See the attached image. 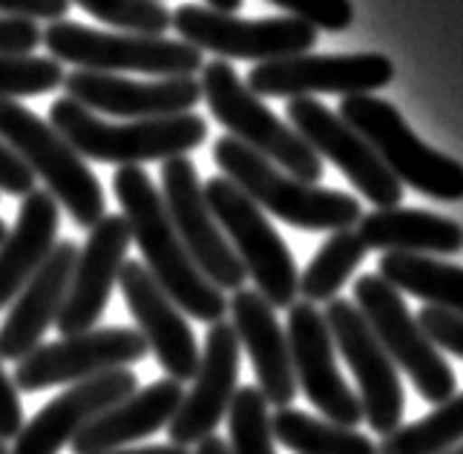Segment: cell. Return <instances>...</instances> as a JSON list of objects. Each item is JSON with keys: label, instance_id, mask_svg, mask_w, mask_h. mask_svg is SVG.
Masks as SVG:
<instances>
[{"label": "cell", "instance_id": "cell-1", "mask_svg": "<svg viewBox=\"0 0 463 454\" xmlns=\"http://www.w3.org/2000/svg\"><path fill=\"white\" fill-rule=\"evenodd\" d=\"M113 193L130 224V236L145 256L150 277L162 285L165 294L199 322H219L228 314V297L204 277L190 259L179 233L167 216V207L153 178L138 165L118 167L113 175Z\"/></svg>", "mask_w": 463, "mask_h": 454}, {"label": "cell", "instance_id": "cell-2", "mask_svg": "<svg viewBox=\"0 0 463 454\" xmlns=\"http://www.w3.org/2000/svg\"><path fill=\"white\" fill-rule=\"evenodd\" d=\"M213 161L260 210L299 231H351L363 219V204L354 196L299 182L231 136L213 144Z\"/></svg>", "mask_w": 463, "mask_h": 454}, {"label": "cell", "instance_id": "cell-3", "mask_svg": "<svg viewBox=\"0 0 463 454\" xmlns=\"http://www.w3.org/2000/svg\"><path fill=\"white\" fill-rule=\"evenodd\" d=\"M50 124L72 144L81 158L118 167H141L145 161L187 156L207 138V124L196 112L109 124L72 99H58L50 107Z\"/></svg>", "mask_w": 463, "mask_h": 454}, {"label": "cell", "instance_id": "cell-4", "mask_svg": "<svg viewBox=\"0 0 463 454\" xmlns=\"http://www.w3.org/2000/svg\"><path fill=\"white\" fill-rule=\"evenodd\" d=\"M0 138L21 156L32 175L41 178L46 193L67 207L78 227L90 231L107 216L99 175L50 121L35 116L21 101L0 99Z\"/></svg>", "mask_w": 463, "mask_h": 454}, {"label": "cell", "instance_id": "cell-5", "mask_svg": "<svg viewBox=\"0 0 463 454\" xmlns=\"http://www.w3.org/2000/svg\"><path fill=\"white\" fill-rule=\"evenodd\" d=\"M202 99L211 107L213 118L228 129V136L242 141L253 153L274 161L279 170L299 178V182L317 184L326 175V165L302 136L294 133L291 124H285L270 112L260 95H253L248 84L236 75L228 61H211L202 67Z\"/></svg>", "mask_w": 463, "mask_h": 454}, {"label": "cell", "instance_id": "cell-6", "mask_svg": "<svg viewBox=\"0 0 463 454\" xmlns=\"http://www.w3.org/2000/svg\"><path fill=\"white\" fill-rule=\"evenodd\" d=\"M43 46L61 63L87 72H145L156 78H196L204 55L184 41L133 32H101L78 21H55L43 29Z\"/></svg>", "mask_w": 463, "mask_h": 454}, {"label": "cell", "instance_id": "cell-7", "mask_svg": "<svg viewBox=\"0 0 463 454\" xmlns=\"http://www.w3.org/2000/svg\"><path fill=\"white\" fill-rule=\"evenodd\" d=\"M337 116L372 144L383 165L401 184L438 202L463 199V165L443 156L411 133L403 116L374 95H345Z\"/></svg>", "mask_w": 463, "mask_h": 454}, {"label": "cell", "instance_id": "cell-8", "mask_svg": "<svg viewBox=\"0 0 463 454\" xmlns=\"http://www.w3.org/2000/svg\"><path fill=\"white\" fill-rule=\"evenodd\" d=\"M202 190L222 233L228 236L245 273L257 285V294H262L274 311L291 307L299 294V273L288 245L274 231V224L225 175L207 178Z\"/></svg>", "mask_w": 463, "mask_h": 454}, {"label": "cell", "instance_id": "cell-9", "mask_svg": "<svg viewBox=\"0 0 463 454\" xmlns=\"http://www.w3.org/2000/svg\"><path fill=\"white\" fill-rule=\"evenodd\" d=\"M354 305L392 356V363L411 377L423 400L440 405L455 394V371L423 334L418 317H411L401 290L380 273H365L354 282Z\"/></svg>", "mask_w": 463, "mask_h": 454}, {"label": "cell", "instance_id": "cell-10", "mask_svg": "<svg viewBox=\"0 0 463 454\" xmlns=\"http://www.w3.org/2000/svg\"><path fill=\"white\" fill-rule=\"evenodd\" d=\"M173 29L182 41L196 50L213 52L222 61H277L302 55L317 43V29L306 21L294 18H260L242 21L236 14L219 12L199 4H182L173 12Z\"/></svg>", "mask_w": 463, "mask_h": 454}, {"label": "cell", "instance_id": "cell-11", "mask_svg": "<svg viewBox=\"0 0 463 454\" xmlns=\"http://www.w3.org/2000/svg\"><path fill=\"white\" fill-rule=\"evenodd\" d=\"M150 354L145 336L133 328H92L63 336L58 343L38 345L14 363V388L26 394L52 385H75L107 371L141 363Z\"/></svg>", "mask_w": 463, "mask_h": 454}, {"label": "cell", "instance_id": "cell-12", "mask_svg": "<svg viewBox=\"0 0 463 454\" xmlns=\"http://www.w3.org/2000/svg\"><path fill=\"white\" fill-rule=\"evenodd\" d=\"M162 199L182 245L187 248L190 259L199 265L204 277L222 294L245 288L248 273L239 262L236 251L231 248L228 236L222 233L211 207H207L196 165L187 156L162 161Z\"/></svg>", "mask_w": 463, "mask_h": 454}, {"label": "cell", "instance_id": "cell-13", "mask_svg": "<svg viewBox=\"0 0 463 454\" xmlns=\"http://www.w3.org/2000/svg\"><path fill=\"white\" fill-rule=\"evenodd\" d=\"M394 63L380 52L360 55H291L262 61L248 75V90L268 99H311L319 92L369 95L389 87Z\"/></svg>", "mask_w": 463, "mask_h": 454}, {"label": "cell", "instance_id": "cell-14", "mask_svg": "<svg viewBox=\"0 0 463 454\" xmlns=\"http://www.w3.org/2000/svg\"><path fill=\"white\" fill-rule=\"evenodd\" d=\"M288 116L294 133L319 156L328 158L365 199L377 207H397L403 199V184L389 173L374 147L354 127H348L337 112L317 99H291Z\"/></svg>", "mask_w": 463, "mask_h": 454}, {"label": "cell", "instance_id": "cell-15", "mask_svg": "<svg viewBox=\"0 0 463 454\" xmlns=\"http://www.w3.org/2000/svg\"><path fill=\"white\" fill-rule=\"evenodd\" d=\"M326 322L334 345L340 348L343 360L351 365L360 385V402L363 417L372 426V431H380L383 437L401 429L403 420V385L397 377V365L380 339L363 319L354 302L331 299L326 307Z\"/></svg>", "mask_w": 463, "mask_h": 454}, {"label": "cell", "instance_id": "cell-16", "mask_svg": "<svg viewBox=\"0 0 463 454\" xmlns=\"http://www.w3.org/2000/svg\"><path fill=\"white\" fill-rule=\"evenodd\" d=\"M288 348L297 388L306 392L323 420L354 429L363 420V402L345 383L334 356V339L326 317L314 302H294L288 307Z\"/></svg>", "mask_w": 463, "mask_h": 454}, {"label": "cell", "instance_id": "cell-17", "mask_svg": "<svg viewBox=\"0 0 463 454\" xmlns=\"http://www.w3.org/2000/svg\"><path fill=\"white\" fill-rule=\"evenodd\" d=\"M239 354H242V348H239L231 322H211V328L204 334V351L199 356L194 385L182 397L179 409L167 423L173 446H196L216 431L239 388Z\"/></svg>", "mask_w": 463, "mask_h": 454}, {"label": "cell", "instance_id": "cell-18", "mask_svg": "<svg viewBox=\"0 0 463 454\" xmlns=\"http://www.w3.org/2000/svg\"><path fill=\"white\" fill-rule=\"evenodd\" d=\"M118 285L138 326V334L145 336L165 374L175 383L194 380L202 351L182 307L165 294L162 285L150 277V270L141 262H124Z\"/></svg>", "mask_w": 463, "mask_h": 454}, {"label": "cell", "instance_id": "cell-19", "mask_svg": "<svg viewBox=\"0 0 463 454\" xmlns=\"http://www.w3.org/2000/svg\"><path fill=\"white\" fill-rule=\"evenodd\" d=\"M67 99L113 118H167L190 112L202 101L199 78L130 80L124 75L75 70L63 75Z\"/></svg>", "mask_w": 463, "mask_h": 454}, {"label": "cell", "instance_id": "cell-20", "mask_svg": "<svg viewBox=\"0 0 463 454\" xmlns=\"http://www.w3.org/2000/svg\"><path fill=\"white\" fill-rule=\"evenodd\" d=\"M130 241V224H127L124 216H104L99 224L90 227L87 245L78 251L75 259L67 299H63V307L55 319L63 336L95 328L127 262Z\"/></svg>", "mask_w": 463, "mask_h": 454}, {"label": "cell", "instance_id": "cell-21", "mask_svg": "<svg viewBox=\"0 0 463 454\" xmlns=\"http://www.w3.org/2000/svg\"><path fill=\"white\" fill-rule=\"evenodd\" d=\"M136 388L138 377L130 368H116L70 385L52 402H46L29 423H24L9 454H58L63 446L75 440V434L84 426H90L109 405L133 394Z\"/></svg>", "mask_w": 463, "mask_h": 454}, {"label": "cell", "instance_id": "cell-22", "mask_svg": "<svg viewBox=\"0 0 463 454\" xmlns=\"http://www.w3.org/2000/svg\"><path fill=\"white\" fill-rule=\"evenodd\" d=\"M231 326L236 331L239 348H245L253 371H257V388L268 405L285 409L297 397V377L291 365L288 336L277 322L274 307L257 290L239 288L228 299Z\"/></svg>", "mask_w": 463, "mask_h": 454}, {"label": "cell", "instance_id": "cell-23", "mask_svg": "<svg viewBox=\"0 0 463 454\" xmlns=\"http://www.w3.org/2000/svg\"><path fill=\"white\" fill-rule=\"evenodd\" d=\"M75 259H78L75 241L70 239L55 241L46 262L21 288V294L12 302L6 322L0 326V356L4 360L21 363L26 354H32L41 345L43 334L58 319L63 299H67Z\"/></svg>", "mask_w": 463, "mask_h": 454}, {"label": "cell", "instance_id": "cell-24", "mask_svg": "<svg viewBox=\"0 0 463 454\" xmlns=\"http://www.w3.org/2000/svg\"><path fill=\"white\" fill-rule=\"evenodd\" d=\"M184 397L182 383L175 380H156L145 388H136L133 394H127L116 405H109L75 434L70 443L75 454H104L116 451L127 443L145 440V437L165 429L179 402Z\"/></svg>", "mask_w": 463, "mask_h": 454}, {"label": "cell", "instance_id": "cell-25", "mask_svg": "<svg viewBox=\"0 0 463 454\" xmlns=\"http://www.w3.org/2000/svg\"><path fill=\"white\" fill-rule=\"evenodd\" d=\"M61 207L46 190L24 196L14 227L0 241V311L14 302L55 248Z\"/></svg>", "mask_w": 463, "mask_h": 454}, {"label": "cell", "instance_id": "cell-26", "mask_svg": "<svg viewBox=\"0 0 463 454\" xmlns=\"http://www.w3.org/2000/svg\"><path fill=\"white\" fill-rule=\"evenodd\" d=\"M357 236L365 251L418 256L463 251V227L458 222L414 207H377L357 222Z\"/></svg>", "mask_w": 463, "mask_h": 454}, {"label": "cell", "instance_id": "cell-27", "mask_svg": "<svg viewBox=\"0 0 463 454\" xmlns=\"http://www.w3.org/2000/svg\"><path fill=\"white\" fill-rule=\"evenodd\" d=\"M380 277L397 290L418 297L432 307H443L463 317V268L438 262L435 256L418 253H383Z\"/></svg>", "mask_w": 463, "mask_h": 454}, {"label": "cell", "instance_id": "cell-28", "mask_svg": "<svg viewBox=\"0 0 463 454\" xmlns=\"http://www.w3.org/2000/svg\"><path fill=\"white\" fill-rule=\"evenodd\" d=\"M270 434L294 454H377V443L363 431L328 423L291 405L270 414Z\"/></svg>", "mask_w": 463, "mask_h": 454}, {"label": "cell", "instance_id": "cell-29", "mask_svg": "<svg viewBox=\"0 0 463 454\" xmlns=\"http://www.w3.org/2000/svg\"><path fill=\"white\" fill-rule=\"evenodd\" d=\"M365 245L357 231H334L326 245L317 251L308 268L299 277V294L306 302H331L337 299L340 288L348 282L351 270L365 259Z\"/></svg>", "mask_w": 463, "mask_h": 454}, {"label": "cell", "instance_id": "cell-30", "mask_svg": "<svg viewBox=\"0 0 463 454\" xmlns=\"http://www.w3.org/2000/svg\"><path fill=\"white\" fill-rule=\"evenodd\" d=\"M463 443V394H452L432 414L383 437L377 454H440Z\"/></svg>", "mask_w": 463, "mask_h": 454}, {"label": "cell", "instance_id": "cell-31", "mask_svg": "<svg viewBox=\"0 0 463 454\" xmlns=\"http://www.w3.org/2000/svg\"><path fill=\"white\" fill-rule=\"evenodd\" d=\"M228 429L233 454H277L274 434H270V411L260 388H236L228 409Z\"/></svg>", "mask_w": 463, "mask_h": 454}, {"label": "cell", "instance_id": "cell-32", "mask_svg": "<svg viewBox=\"0 0 463 454\" xmlns=\"http://www.w3.org/2000/svg\"><path fill=\"white\" fill-rule=\"evenodd\" d=\"M95 21L133 35H165L173 29V12L162 0H70Z\"/></svg>", "mask_w": 463, "mask_h": 454}, {"label": "cell", "instance_id": "cell-33", "mask_svg": "<svg viewBox=\"0 0 463 454\" xmlns=\"http://www.w3.org/2000/svg\"><path fill=\"white\" fill-rule=\"evenodd\" d=\"M63 84V67L41 55H0V99L21 101Z\"/></svg>", "mask_w": 463, "mask_h": 454}, {"label": "cell", "instance_id": "cell-34", "mask_svg": "<svg viewBox=\"0 0 463 454\" xmlns=\"http://www.w3.org/2000/svg\"><path fill=\"white\" fill-rule=\"evenodd\" d=\"M270 4L326 32H343L354 21L351 0H270Z\"/></svg>", "mask_w": 463, "mask_h": 454}, {"label": "cell", "instance_id": "cell-35", "mask_svg": "<svg viewBox=\"0 0 463 454\" xmlns=\"http://www.w3.org/2000/svg\"><path fill=\"white\" fill-rule=\"evenodd\" d=\"M420 322L423 334L432 339L435 348H443L463 360V317L443 311V307H432L426 305L420 314H414Z\"/></svg>", "mask_w": 463, "mask_h": 454}, {"label": "cell", "instance_id": "cell-36", "mask_svg": "<svg viewBox=\"0 0 463 454\" xmlns=\"http://www.w3.org/2000/svg\"><path fill=\"white\" fill-rule=\"evenodd\" d=\"M43 43V29L35 21L0 14V55H32Z\"/></svg>", "mask_w": 463, "mask_h": 454}, {"label": "cell", "instance_id": "cell-37", "mask_svg": "<svg viewBox=\"0 0 463 454\" xmlns=\"http://www.w3.org/2000/svg\"><path fill=\"white\" fill-rule=\"evenodd\" d=\"M32 190H35V175H32V170L21 161V156L0 138V193L29 196Z\"/></svg>", "mask_w": 463, "mask_h": 454}, {"label": "cell", "instance_id": "cell-38", "mask_svg": "<svg viewBox=\"0 0 463 454\" xmlns=\"http://www.w3.org/2000/svg\"><path fill=\"white\" fill-rule=\"evenodd\" d=\"M70 0H0V14L9 18H24V21H67L70 14Z\"/></svg>", "mask_w": 463, "mask_h": 454}, {"label": "cell", "instance_id": "cell-39", "mask_svg": "<svg viewBox=\"0 0 463 454\" xmlns=\"http://www.w3.org/2000/svg\"><path fill=\"white\" fill-rule=\"evenodd\" d=\"M21 429H24L21 392L4 371V356H0V440H12V437H18Z\"/></svg>", "mask_w": 463, "mask_h": 454}, {"label": "cell", "instance_id": "cell-40", "mask_svg": "<svg viewBox=\"0 0 463 454\" xmlns=\"http://www.w3.org/2000/svg\"><path fill=\"white\" fill-rule=\"evenodd\" d=\"M194 454H233V451H231V443L225 440V437L211 434V437H204L202 443H196Z\"/></svg>", "mask_w": 463, "mask_h": 454}, {"label": "cell", "instance_id": "cell-41", "mask_svg": "<svg viewBox=\"0 0 463 454\" xmlns=\"http://www.w3.org/2000/svg\"><path fill=\"white\" fill-rule=\"evenodd\" d=\"M104 454H190L184 446H141V449H116V451H104Z\"/></svg>", "mask_w": 463, "mask_h": 454}, {"label": "cell", "instance_id": "cell-42", "mask_svg": "<svg viewBox=\"0 0 463 454\" xmlns=\"http://www.w3.org/2000/svg\"><path fill=\"white\" fill-rule=\"evenodd\" d=\"M207 6L211 9H219V12H228V14H233L239 6H242V0H204Z\"/></svg>", "mask_w": 463, "mask_h": 454}, {"label": "cell", "instance_id": "cell-43", "mask_svg": "<svg viewBox=\"0 0 463 454\" xmlns=\"http://www.w3.org/2000/svg\"><path fill=\"white\" fill-rule=\"evenodd\" d=\"M440 454H463V443H458V446H452V449H446V451H440Z\"/></svg>", "mask_w": 463, "mask_h": 454}, {"label": "cell", "instance_id": "cell-44", "mask_svg": "<svg viewBox=\"0 0 463 454\" xmlns=\"http://www.w3.org/2000/svg\"><path fill=\"white\" fill-rule=\"evenodd\" d=\"M6 233H9V227H6V222H4V219H0V241L6 239Z\"/></svg>", "mask_w": 463, "mask_h": 454}, {"label": "cell", "instance_id": "cell-45", "mask_svg": "<svg viewBox=\"0 0 463 454\" xmlns=\"http://www.w3.org/2000/svg\"><path fill=\"white\" fill-rule=\"evenodd\" d=\"M0 454H9V449H6V440H0Z\"/></svg>", "mask_w": 463, "mask_h": 454}]
</instances>
